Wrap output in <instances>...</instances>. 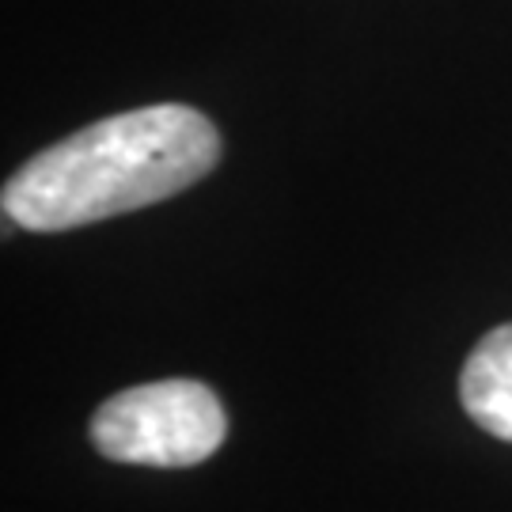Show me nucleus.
Segmentation results:
<instances>
[{"label": "nucleus", "mask_w": 512, "mask_h": 512, "mask_svg": "<svg viewBox=\"0 0 512 512\" xmlns=\"http://www.w3.org/2000/svg\"><path fill=\"white\" fill-rule=\"evenodd\" d=\"M220 133L183 103L110 114L57 141L4 183V217L27 232H65L148 209L202 183Z\"/></svg>", "instance_id": "f257e3e1"}, {"label": "nucleus", "mask_w": 512, "mask_h": 512, "mask_svg": "<svg viewBox=\"0 0 512 512\" xmlns=\"http://www.w3.org/2000/svg\"><path fill=\"white\" fill-rule=\"evenodd\" d=\"M99 456L141 467H194L228 437V414L198 380L126 387L92 414Z\"/></svg>", "instance_id": "f03ea898"}, {"label": "nucleus", "mask_w": 512, "mask_h": 512, "mask_svg": "<svg viewBox=\"0 0 512 512\" xmlns=\"http://www.w3.org/2000/svg\"><path fill=\"white\" fill-rule=\"evenodd\" d=\"M459 399L475 425L512 444V323L494 327L467 357Z\"/></svg>", "instance_id": "7ed1b4c3"}]
</instances>
